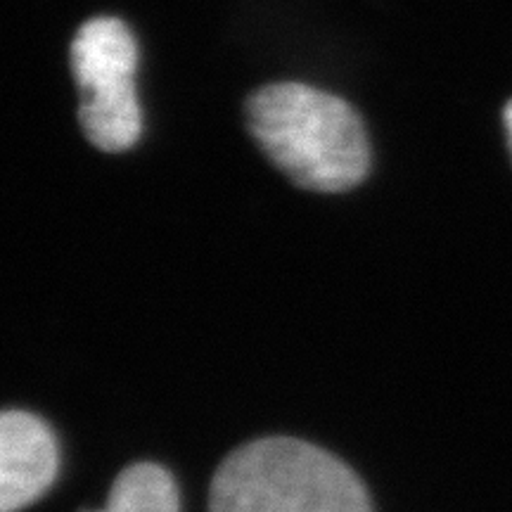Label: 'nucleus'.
Listing matches in <instances>:
<instances>
[{"label":"nucleus","mask_w":512,"mask_h":512,"mask_svg":"<svg viewBox=\"0 0 512 512\" xmlns=\"http://www.w3.org/2000/svg\"><path fill=\"white\" fill-rule=\"evenodd\" d=\"M505 128H508V138H510V147H512V100L508 102V107H505Z\"/></svg>","instance_id":"obj_6"},{"label":"nucleus","mask_w":512,"mask_h":512,"mask_svg":"<svg viewBox=\"0 0 512 512\" xmlns=\"http://www.w3.org/2000/svg\"><path fill=\"white\" fill-rule=\"evenodd\" d=\"M95 512H181V501L174 477L164 467L136 463L121 470L114 479L107 505Z\"/></svg>","instance_id":"obj_5"},{"label":"nucleus","mask_w":512,"mask_h":512,"mask_svg":"<svg viewBox=\"0 0 512 512\" xmlns=\"http://www.w3.org/2000/svg\"><path fill=\"white\" fill-rule=\"evenodd\" d=\"M264 155L304 190L344 192L366 181L370 143L349 102L304 83H273L247 102Z\"/></svg>","instance_id":"obj_1"},{"label":"nucleus","mask_w":512,"mask_h":512,"mask_svg":"<svg viewBox=\"0 0 512 512\" xmlns=\"http://www.w3.org/2000/svg\"><path fill=\"white\" fill-rule=\"evenodd\" d=\"M60 451L55 434L36 415L8 411L0 418V512H19L55 484Z\"/></svg>","instance_id":"obj_4"},{"label":"nucleus","mask_w":512,"mask_h":512,"mask_svg":"<svg viewBox=\"0 0 512 512\" xmlns=\"http://www.w3.org/2000/svg\"><path fill=\"white\" fill-rule=\"evenodd\" d=\"M138 46L117 17H93L72 43V72L79 86L83 133L105 152H124L143 133L136 95Z\"/></svg>","instance_id":"obj_3"},{"label":"nucleus","mask_w":512,"mask_h":512,"mask_svg":"<svg viewBox=\"0 0 512 512\" xmlns=\"http://www.w3.org/2000/svg\"><path fill=\"white\" fill-rule=\"evenodd\" d=\"M209 512H373V505L342 460L306 441L268 437L223 460Z\"/></svg>","instance_id":"obj_2"}]
</instances>
